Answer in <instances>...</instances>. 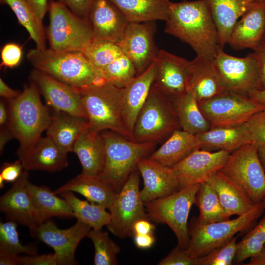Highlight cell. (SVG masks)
Masks as SVG:
<instances>
[{"label": "cell", "mask_w": 265, "mask_h": 265, "mask_svg": "<svg viewBox=\"0 0 265 265\" xmlns=\"http://www.w3.org/2000/svg\"><path fill=\"white\" fill-rule=\"evenodd\" d=\"M165 31L187 43L196 56L213 60L222 49L207 0L171 2Z\"/></svg>", "instance_id": "cell-1"}, {"label": "cell", "mask_w": 265, "mask_h": 265, "mask_svg": "<svg viewBox=\"0 0 265 265\" xmlns=\"http://www.w3.org/2000/svg\"><path fill=\"white\" fill-rule=\"evenodd\" d=\"M26 57L34 69L77 88L109 83L102 71L81 51L57 52L50 48H36L29 50Z\"/></svg>", "instance_id": "cell-2"}, {"label": "cell", "mask_w": 265, "mask_h": 265, "mask_svg": "<svg viewBox=\"0 0 265 265\" xmlns=\"http://www.w3.org/2000/svg\"><path fill=\"white\" fill-rule=\"evenodd\" d=\"M40 93L35 84L31 82L25 85L19 96L8 101L7 126L20 143L17 152L27 149L39 139L51 121V116L41 102Z\"/></svg>", "instance_id": "cell-3"}, {"label": "cell", "mask_w": 265, "mask_h": 265, "mask_svg": "<svg viewBox=\"0 0 265 265\" xmlns=\"http://www.w3.org/2000/svg\"><path fill=\"white\" fill-rule=\"evenodd\" d=\"M105 146L103 169L99 176L118 192L137 164L155 148L153 142H137L112 131L101 134Z\"/></svg>", "instance_id": "cell-4"}, {"label": "cell", "mask_w": 265, "mask_h": 265, "mask_svg": "<svg viewBox=\"0 0 265 265\" xmlns=\"http://www.w3.org/2000/svg\"><path fill=\"white\" fill-rule=\"evenodd\" d=\"M78 89L91 131L110 130L132 140L123 119L121 88L107 83Z\"/></svg>", "instance_id": "cell-5"}, {"label": "cell", "mask_w": 265, "mask_h": 265, "mask_svg": "<svg viewBox=\"0 0 265 265\" xmlns=\"http://www.w3.org/2000/svg\"><path fill=\"white\" fill-rule=\"evenodd\" d=\"M265 208L261 202L236 218L209 224H200L192 220L188 228L190 240L186 252L195 258L206 255L228 242L237 233L252 228Z\"/></svg>", "instance_id": "cell-6"}, {"label": "cell", "mask_w": 265, "mask_h": 265, "mask_svg": "<svg viewBox=\"0 0 265 265\" xmlns=\"http://www.w3.org/2000/svg\"><path fill=\"white\" fill-rule=\"evenodd\" d=\"M47 38L50 48L57 52L82 51L93 40V30L88 18L80 17L63 4L49 3Z\"/></svg>", "instance_id": "cell-7"}, {"label": "cell", "mask_w": 265, "mask_h": 265, "mask_svg": "<svg viewBox=\"0 0 265 265\" xmlns=\"http://www.w3.org/2000/svg\"><path fill=\"white\" fill-rule=\"evenodd\" d=\"M179 127L172 100L153 85L137 116L132 140L159 142Z\"/></svg>", "instance_id": "cell-8"}, {"label": "cell", "mask_w": 265, "mask_h": 265, "mask_svg": "<svg viewBox=\"0 0 265 265\" xmlns=\"http://www.w3.org/2000/svg\"><path fill=\"white\" fill-rule=\"evenodd\" d=\"M199 186L192 185L145 203L149 219L167 225L177 238V245L185 249L190 240L188 218Z\"/></svg>", "instance_id": "cell-9"}, {"label": "cell", "mask_w": 265, "mask_h": 265, "mask_svg": "<svg viewBox=\"0 0 265 265\" xmlns=\"http://www.w3.org/2000/svg\"><path fill=\"white\" fill-rule=\"evenodd\" d=\"M137 169L128 177L108 208L110 220L106 227L121 238L134 236L133 226L138 220H150L141 197Z\"/></svg>", "instance_id": "cell-10"}, {"label": "cell", "mask_w": 265, "mask_h": 265, "mask_svg": "<svg viewBox=\"0 0 265 265\" xmlns=\"http://www.w3.org/2000/svg\"><path fill=\"white\" fill-rule=\"evenodd\" d=\"M220 171L239 185L254 204L265 199V172L255 145L246 144L230 153Z\"/></svg>", "instance_id": "cell-11"}, {"label": "cell", "mask_w": 265, "mask_h": 265, "mask_svg": "<svg viewBox=\"0 0 265 265\" xmlns=\"http://www.w3.org/2000/svg\"><path fill=\"white\" fill-rule=\"evenodd\" d=\"M198 105L211 128L240 125L254 114L265 109V105L245 95L227 90L209 99L199 101Z\"/></svg>", "instance_id": "cell-12"}, {"label": "cell", "mask_w": 265, "mask_h": 265, "mask_svg": "<svg viewBox=\"0 0 265 265\" xmlns=\"http://www.w3.org/2000/svg\"><path fill=\"white\" fill-rule=\"evenodd\" d=\"M213 62L227 91L248 96L250 91L257 89L260 70L253 53L239 58L229 55L220 49Z\"/></svg>", "instance_id": "cell-13"}, {"label": "cell", "mask_w": 265, "mask_h": 265, "mask_svg": "<svg viewBox=\"0 0 265 265\" xmlns=\"http://www.w3.org/2000/svg\"><path fill=\"white\" fill-rule=\"evenodd\" d=\"M91 227L77 220L71 227L62 229L55 223L48 220L30 231L37 240L52 248L56 256L58 265H74L76 249L81 240L87 237Z\"/></svg>", "instance_id": "cell-14"}, {"label": "cell", "mask_w": 265, "mask_h": 265, "mask_svg": "<svg viewBox=\"0 0 265 265\" xmlns=\"http://www.w3.org/2000/svg\"><path fill=\"white\" fill-rule=\"evenodd\" d=\"M230 153L223 150L210 152L198 149L171 167L179 189L206 182L220 171Z\"/></svg>", "instance_id": "cell-15"}, {"label": "cell", "mask_w": 265, "mask_h": 265, "mask_svg": "<svg viewBox=\"0 0 265 265\" xmlns=\"http://www.w3.org/2000/svg\"><path fill=\"white\" fill-rule=\"evenodd\" d=\"M29 79L37 86L48 106L54 111L87 119L78 88L36 69L30 72Z\"/></svg>", "instance_id": "cell-16"}, {"label": "cell", "mask_w": 265, "mask_h": 265, "mask_svg": "<svg viewBox=\"0 0 265 265\" xmlns=\"http://www.w3.org/2000/svg\"><path fill=\"white\" fill-rule=\"evenodd\" d=\"M153 22H129L118 44L123 53L133 64L137 75L155 61L159 51L154 40Z\"/></svg>", "instance_id": "cell-17"}, {"label": "cell", "mask_w": 265, "mask_h": 265, "mask_svg": "<svg viewBox=\"0 0 265 265\" xmlns=\"http://www.w3.org/2000/svg\"><path fill=\"white\" fill-rule=\"evenodd\" d=\"M157 72L153 85L171 100L189 89L190 61L165 50L155 60Z\"/></svg>", "instance_id": "cell-18"}, {"label": "cell", "mask_w": 265, "mask_h": 265, "mask_svg": "<svg viewBox=\"0 0 265 265\" xmlns=\"http://www.w3.org/2000/svg\"><path fill=\"white\" fill-rule=\"evenodd\" d=\"M87 18L94 41L119 44L130 22L120 10L109 0H94Z\"/></svg>", "instance_id": "cell-19"}, {"label": "cell", "mask_w": 265, "mask_h": 265, "mask_svg": "<svg viewBox=\"0 0 265 265\" xmlns=\"http://www.w3.org/2000/svg\"><path fill=\"white\" fill-rule=\"evenodd\" d=\"M28 171L24 170L0 198V210L6 217L33 230L37 226L33 203L27 188Z\"/></svg>", "instance_id": "cell-20"}, {"label": "cell", "mask_w": 265, "mask_h": 265, "mask_svg": "<svg viewBox=\"0 0 265 265\" xmlns=\"http://www.w3.org/2000/svg\"><path fill=\"white\" fill-rule=\"evenodd\" d=\"M137 168L143 180L140 195L144 203L179 190L178 181L171 168L146 157L139 162Z\"/></svg>", "instance_id": "cell-21"}, {"label": "cell", "mask_w": 265, "mask_h": 265, "mask_svg": "<svg viewBox=\"0 0 265 265\" xmlns=\"http://www.w3.org/2000/svg\"><path fill=\"white\" fill-rule=\"evenodd\" d=\"M265 33V2L254 1L235 24L228 43L234 50L258 46Z\"/></svg>", "instance_id": "cell-22"}, {"label": "cell", "mask_w": 265, "mask_h": 265, "mask_svg": "<svg viewBox=\"0 0 265 265\" xmlns=\"http://www.w3.org/2000/svg\"><path fill=\"white\" fill-rule=\"evenodd\" d=\"M156 72L157 65L154 61L146 70L121 88L123 119L132 138L137 116L153 86Z\"/></svg>", "instance_id": "cell-23"}, {"label": "cell", "mask_w": 265, "mask_h": 265, "mask_svg": "<svg viewBox=\"0 0 265 265\" xmlns=\"http://www.w3.org/2000/svg\"><path fill=\"white\" fill-rule=\"evenodd\" d=\"M24 168L55 172L68 166L66 152L47 136L40 137L27 149L17 152Z\"/></svg>", "instance_id": "cell-24"}, {"label": "cell", "mask_w": 265, "mask_h": 265, "mask_svg": "<svg viewBox=\"0 0 265 265\" xmlns=\"http://www.w3.org/2000/svg\"><path fill=\"white\" fill-rule=\"evenodd\" d=\"M213 60L196 56L190 61L189 88L198 102L209 99L226 91Z\"/></svg>", "instance_id": "cell-25"}, {"label": "cell", "mask_w": 265, "mask_h": 265, "mask_svg": "<svg viewBox=\"0 0 265 265\" xmlns=\"http://www.w3.org/2000/svg\"><path fill=\"white\" fill-rule=\"evenodd\" d=\"M88 128L87 119L55 111L46 129V136L68 153L73 152L76 142Z\"/></svg>", "instance_id": "cell-26"}, {"label": "cell", "mask_w": 265, "mask_h": 265, "mask_svg": "<svg viewBox=\"0 0 265 265\" xmlns=\"http://www.w3.org/2000/svg\"><path fill=\"white\" fill-rule=\"evenodd\" d=\"M68 191L79 193L90 203L106 209L110 207L118 192L99 176H87L81 173L67 182L54 192L57 195Z\"/></svg>", "instance_id": "cell-27"}, {"label": "cell", "mask_w": 265, "mask_h": 265, "mask_svg": "<svg viewBox=\"0 0 265 265\" xmlns=\"http://www.w3.org/2000/svg\"><path fill=\"white\" fill-rule=\"evenodd\" d=\"M206 182L215 190L223 207L231 216L243 215L255 205L239 185L220 171Z\"/></svg>", "instance_id": "cell-28"}, {"label": "cell", "mask_w": 265, "mask_h": 265, "mask_svg": "<svg viewBox=\"0 0 265 265\" xmlns=\"http://www.w3.org/2000/svg\"><path fill=\"white\" fill-rule=\"evenodd\" d=\"M73 152L78 157L82 168L81 174L99 176L104 166L105 146L99 132L86 130L76 142Z\"/></svg>", "instance_id": "cell-29"}, {"label": "cell", "mask_w": 265, "mask_h": 265, "mask_svg": "<svg viewBox=\"0 0 265 265\" xmlns=\"http://www.w3.org/2000/svg\"><path fill=\"white\" fill-rule=\"evenodd\" d=\"M200 148L201 144L196 135L178 129L149 158L171 168L192 152Z\"/></svg>", "instance_id": "cell-30"}, {"label": "cell", "mask_w": 265, "mask_h": 265, "mask_svg": "<svg viewBox=\"0 0 265 265\" xmlns=\"http://www.w3.org/2000/svg\"><path fill=\"white\" fill-rule=\"evenodd\" d=\"M27 188L34 206L37 225L52 217H73L72 210L68 203L62 197L57 196L50 188L34 185L29 180L27 183Z\"/></svg>", "instance_id": "cell-31"}, {"label": "cell", "mask_w": 265, "mask_h": 265, "mask_svg": "<svg viewBox=\"0 0 265 265\" xmlns=\"http://www.w3.org/2000/svg\"><path fill=\"white\" fill-rule=\"evenodd\" d=\"M218 31L221 48L227 44L232 30L239 18L254 2L250 0H207Z\"/></svg>", "instance_id": "cell-32"}, {"label": "cell", "mask_w": 265, "mask_h": 265, "mask_svg": "<svg viewBox=\"0 0 265 265\" xmlns=\"http://www.w3.org/2000/svg\"><path fill=\"white\" fill-rule=\"evenodd\" d=\"M196 136L201 148L218 149L230 153L244 145L251 144L245 123L236 126L211 128Z\"/></svg>", "instance_id": "cell-33"}, {"label": "cell", "mask_w": 265, "mask_h": 265, "mask_svg": "<svg viewBox=\"0 0 265 265\" xmlns=\"http://www.w3.org/2000/svg\"><path fill=\"white\" fill-rule=\"evenodd\" d=\"M130 22L166 21L171 2L169 0H109Z\"/></svg>", "instance_id": "cell-34"}, {"label": "cell", "mask_w": 265, "mask_h": 265, "mask_svg": "<svg viewBox=\"0 0 265 265\" xmlns=\"http://www.w3.org/2000/svg\"><path fill=\"white\" fill-rule=\"evenodd\" d=\"M172 101L180 127L183 130L197 135L211 128L209 122L200 109L198 100L192 90L189 89Z\"/></svg>", "instance_id": "cell-35"}, {"label": "cell", "mask_w": 265, "mask_h": 265, "mask_svg": "<svg viewBox=\"0 0 265 265\" xmlns=\"http://www.w3.org/2000/svg\"><path fill=\"white\" fill-rule=\"evenodd\" d=\"M194 204L199 210V215L195 221L205 224L227 220L231 214L221 204L215 190L207 182L199 184Z\"/></svg>", "instance_id": "cell-36"}, {"label": "cell", "mask_w": 265, "mask_h": 265, "mask_svg": "<svg viewBox=\"0 0 265 265\" xmlns=\"http://www.w3.org/2000/svg\"><path fill=\"white\" fill-rule=\"evenodd\" d=\"M60 194L70 205L73 217L77 220L89 225L94 229H101L109 223L110 214L104 207L80 199L72 192L68 191Z\"/></svg>", "instance_id": "cell-37"}, {"label": "cell", "mask_w": 265, "mask_h": 265, "mask_svg": "<svg viewBox=\"0 0 265 265\" xmlns=\"http://www.w3.org/2000/svg\"><path fill=\"white\" fill-rule=\"evenodd\" d=\"M8 5L15 14L18 22L28 32L34 41L36 48H46V35L42 21L37 16L26 0H0Z\"/></svg>", "instance_id": "cell-38"}, {"label": "cell", "mask_w": 265, "mask_h": 265, "mask_svg": "<svg viewBox=\"0 0 265 265\" xmlns=\"http://www.w3.org/2000/svg\"><path fill=\"white\" fill-rule=\"evenodd\" d=\"M87 237L92 241L95 249L94 264L116 265L120 247L110 238L106 231L101 229L91 230Z\"/></svg>", "instance_id": "cell-39"}, {"label": "cell", "mask_w": 265, "mask_h": 265, "mask_svg": "<svg viewBox=\"0 0 265 265\" xmlns=\"http://www.w3.org/2000/svg\"><path fill=\"white\" fill-rule=\"evenodd\" d=\"M17 222L10 220L0 222V253L19 255L20 253L37 254L36 243L23 245L19 239Z\"/></svg>", "instance_id": "cell-40"}, {"label": "cell", "mask_w": 265, "mask_h": 265, "mask_svg": "<svg viewBox=\"0 0 265 265\" xmlns=\"http://www.w3.org/2000/svg\"><path fill=\"white\" fill-rule=\"evenodd\" d=\"M101 70L107 81L119 88H124L137 75L133 64L124 54Z\"/></svg>", "instance_id": "cell-41"}, {"label": "cell", "mask_w": 265, "mask_h": 265, "mask_svg": "<svg viewBox=\"0 0 265 265\" xmlns=\"http://www.w3.org/2000/svg\"><path fill=\"white\" fill-rule=\"evenodd\" d=\"M82 52L95 66L100 70L123 54L118 44L94 40Z\"/></svg>", "instance_id": "cell-42"}, {"label": "cell", "mask_w": 265, "mask_h": 265, "mask_svg": "<svg viewBox=\"0 0 265 265\" xmlns=\"http://www.w3.org/2000/svg\"><path fill=\"white\" fill-rule=\"evenodd\" d=\"M265 244V215L238 243L235 258L240 263L259 252Z\"/></svg>", "instance_id": "cell-43"}, {"label": "cell", "mask_w": 265, "mask_h": 265, "mask_svg": "<svg viewBox=\"0 0 265 265\" xmlns=\"http://www.w3.org/2000/svg\"><path fill=\"white\" fill-rule=\"evenodd\" d=\"M237 238V237H234L225 244L199 257V265H232L238 247Z\"/></svg>", "instance_id": "cell-44"}, {"label": "cell", "mask_w": 265, "mask_h": 265, "mask_svg": "<svg viewBox=\"0 0 265 265\" xmlns=\"http://www.w3.org/2000/svg\"><path fill=\"white\" fill-rule=\"evenodd\" d=\"M245 124L251 144L257 148L265 146V109L254 114Z\"/></svg>", "instance_id": "cell-45"}, {"label": "cell", "mask_w": 265, "mask_h": 265, "mask_svg": "<svg viewBox=\"0 0 265 265\" xmlns=\"http://www.w3.org/2000/svg\"><path fill=\"white\" fill-rule=\"evenodd\" d=\"M22 46L14 42L5 44L1 50V67L13 68L18 66L23 58Z\"/></svg>", "instance_id": "cell-46"}, {"label": "cell", "mask_w": 265, "mask_h": 265, "mask_svg": "<svg viewBox=\"0 0 265 265\" xmlns=\"http://www.w3.org/2000/svg\"><path fill=\"white\" fill-rule=\"evenodd\" d=\"M199 257H193L185 249L178 245L157 265H199Z\"/></svg>", "instance_id": "cell-47"}, {"label": "cell", "mask_w": 265, "mask_h": 265, "mask_svg": "<svg viewBox=\"0 0 265 265\" xmlns=\"http://www.w3.org/2000/svg\"><path fill=\"white\" fill-rule=\"evenodd\" d=\"M24 170L19 159L13 162H4L1 167L0 175L5 182L14 183L19 178Z\"/></svg>", "instance_id": "cell-48"}, {"label": "cell", "mask_w": 265, "mask_h": 265, "mask_svg": "<svg viewBox=\"0 0 265 265\" xmlns=\"http://www.w3.org/2000/svg\"><path fill=\"white\" fill-rule=\"evenodd\" d=\"M68 7L77 16L87 18L91 6L94 0H53Z\"/></svg>", "instance_id": "cell-49"}, {"label": "cell", "mask_w": 265, "mask_h": 265, "mask_svg": "<svg viewBox=\"0 0 265 265\" xmlns=\"http://www.w3.org/2000/svg\"><path fill=\"white\" fill-rule=\"evenodd\" d=\"M21 265H58L55 253L21 256Z\"/></svg>", "instance_id": "cell-50"}, {"label": "cell", "mask_w": 265, "mask_h": 265, "mask_svg": "<svg viewBox=\"0 0 265 265\" xmlns=\"http://www.w3.org/2000/svg\"><path fill=\"white\" fill-rule=\"evenodd\" d=\"M260 70L258 90H265V33L258 46L253 51Z\"/></svg>", "instance_id": "cell-51"}, {"label": "cell", "mask_w": 265, "mask_h": 265, "mask_svg": "<svg viewBox=\"0 0 265 265\" xmlns=\"http://www.w3.org/2000/svg\"><path fill=\"white\" fill-rule=\"evenodd\" d=\"M134 241L136 246L146 249L151 247L155 243L156 238L153 234H135Z\"/></svg>", "instance_id": "cell-52"}, {"label": "cell", "mask_w": 265, "mask_h": 265, "mask_svg": "<svg viewBox=\"0 0 265 265\" xmlns=\"http://www.w3.org/2000/svg\"><path fill=\"white\" fill-rule=\"evenodd\" d=\"M155 229V225L151 223L149 219H140L136 221L133 226L134 235L153 234Z\"/></svg>", "instance_id": "cell-53"}, {"label": "cell", "mask_w": 265, "mask_h": 265, "mask_svg": "<svg viewBox=\"0 0 265 265\" xmlns=\"http://www.w3.org/2000/svg\"><path fill=\"white\" fill-rule=\"evenodd\" d=\"M38 18L42 21L48 10V0H26Z\"/></svg>", "instance_id": "cell-54"}, {"label": "cell", "mask_w": 265, "mask_h": 265, "mask_svg": "<svg viewBox=\"0 0 265 265\" xmlns=\"http://www.w3.org/2000/svg\"><path fill=\"white\" fill-rule=\"evenodd\" d=\"M21 92L9 87L4 81L1 77L0 78V95L2 98L8 101L16 98Z\"/></svg>", "instance_id": "cell-55"}, {"label": "cell", "mask_w": 265, "mask_h": 265, "mask_svg": "<svg viewBox=\"0 0 265 265\" xmlns=\"http://www.w3.org/2000/svg\"><path fill=\"white\" fill-rule=\"evenodd\" d=\"M0 265H21V256L0 253Z\"/></svg>", "instance_id": "cell-56"}, {"label": "cell", "mask_w": 265, "mask_h": 265, "mask_svg": "<svg viewBox=\"0 0 265 265\" xmlns=\"http://www.w3.org/2000/svg\"><path fill=\"white\" fill-rule=\"evenodd\" d=\"M247 265H265V244L257 253L250 258Z\"/></svg>", "instance_id": "cell-57"}, {"label": "cell", "mask_w": 265, "mask_h": 265, "mask_svg": "<svg viewBox=\"0 0 265 265\" xmlns=\"http://www.w3.org/2000/svg\"><path fill=\"white\" fill-rule=\"evenodd\" d=\"M13 138L7 126L0 127V151L1 153L5 144L10 139Z\"/></svg>", "instance_id": "cell-58"}, {"label": "cell", "mask_w": 265, "mask_h": 265, "mask_svg": "<svg viewBox=\"0 0 265 265\" xmlns=\"http://www.w3.org/2000/svg\"><path fill=\"white\" fill-rule=\"evenodd\" d=\"M248 96L257 103L265 105V90L254 89L248 93Z\"/></svg>", "instance_id": "cell-59"}, {"label": "cell", "mask_w": 265, "mask_h": 265, "mask_svg": "<svg viewBox=\"0 0 265 265\" xmlns=\"http://www.w3.org/2000/svg\"><path fill=\"white\" fill-rule=\"evenodd\" d=\"M8 121V106L3 99L0 102V127L6 126Z\"/></svg>", "instance_id": "cell-60"}, {"label": "cell", "mask_w": 265, "mask_h": 265, "mask_svg": "<svg viewBox=\"0 0 265 265\" xmlns=\"http://www.w3.org/2000/svg\"><path fill=\"white\" fill-rule=\"evenodd\" d=\"M258 156L265 172V146L258 148Z\"/></svg>", "instance_id": "cell-61"}, {"label": "cell", "mask_w": 265, "mask_h": 265, "mask_svg": "<svg viewBox=\"0 0 265 265\" xmlns=\"http://www.w3.org/2000/svg\"><path fill=\"white\" fill-rule=\"evenodd\" d=\"M4 182L5 181L2 178V177L1 175H0V188L1 189L3 188L4 186Z\"/></svg>", "instance_id": "cell-62"}, {"label": "cell", "mask_w": 265, "mask_h": 265, "mask_svg": "<svg viewBox=\"0 0 265 265\" xmlns=\"http://www.w3.org/2000/svg\"><path fill=\"white\" fill-rule=\"evenodd\" d=\"M252 1H263L265 2V0H250Z\"/></svg>", "instance_id": "cell-63"}, {"label": "cell", "mask_w": 265, "mask_h": 265, "mask_svg": "<svg viewBox=\"0 0 265 265\" xmlns=\"http://www.w3.org/2000/svg\"><path fill=\"white\" fill-rule=\"evenodd\" d=\"M262 204H263V205L264 206V207H265V199L263 200V201H262Z\"/></svg>", "instance_id": "cell-64"}]
</instances>
